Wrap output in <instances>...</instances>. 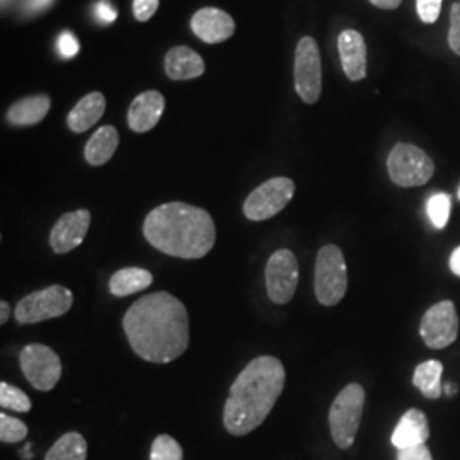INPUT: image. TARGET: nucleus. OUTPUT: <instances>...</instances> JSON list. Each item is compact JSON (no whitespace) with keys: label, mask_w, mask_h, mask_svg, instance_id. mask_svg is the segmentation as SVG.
<instances>
[{"label":"nucleus","mask_w":460,"mask_h":460,"mask_svg":"<svg viewBox=\"0 0 460 460\" xmlns=\"http://www.w3.org/2000/svg\"><path fill=\"white\" fill-rule=\"evenodd\" d=\"M123 329L133 351L146 362H174L190 345L188 311L169 292L148 294L133 302L123 317Z\"/></svg>","instance_id":"1"},{"label":"nucleus","mask_w":460,"mask_h":460,"mask_svg":"<svg viewBox=\"0 0 460 460\" xmlns=\"http://www.w3.org/2000/svg\"><path fill=\"white\" fill-rule=\"evenodd\" d=\"M285 367L277 357L263 355L246 365L230 385L224 406V427L244 437L261 427L285 387Z\"/></svg>","instance_id":"2"},{"label":"nucleus","mask_w":460,"mask_h":460,"mask_svg":"<svg viewBox=\"0 0 460 460\" xmlns=\"http://www.w3.org/2000/svg\"><path fill=\"white\" fill-rule=\"evenodd\" d=\"M144 235L150 246L167 256L199 260L215 246L217 230L207 210L190 203L171 201L147 215Z\"/></svg>","instance_id":"3"},{"label":"nucleus","mask_w":460,"mask_h":460,"mask_svg":"<svg viewBox=\"0 0 460 460\" xmlns=\"http://www.w3.org/2000/svg\"><path fill=\"white\" fill-rule=\"evenodd\" d=\"M314 290L319 304L338 305L348 290V268L343 251L334 244L321 247L315 260Z\"/></svg>","instance_id":"4"},{"label":"nucleus","mask_w":460,"mask_h":460,"mask_svg":"<svg viewBox=\"0 0 460 460\" xmlns=\"http://www.w3.org/2000/svg\"><path fill=\"white\" fill-rule=\"evenodd\" d=\"M365 406V389L362 384H348L336 395L329 411V428L332 442L340 448H349L355 444Z\"/></svg>","instance_id":"5"},{"label":"nucleus","mask_w":460,"mask_h":460,"mask_svg":"<svg viewBox=\"0 0 460 460\" xmlns=\"http://www.w3.org/2000/svg\"><path fill=\"white\" fill-rule=\"evenodd\" d=\"M74 305V294L64 285H51L22 296L17 302L14 317L19 324H38L49 319L62 317Z\"/></svg>","instance_id":"6"},{"label":"nucleus","mask_w":460,"mask_h":460,"mask_svg":"<svg viewBox=\"0 0 460 460\" xmlns=\"http://www.w3.org/2000/svg\"><path fill=\"white\" fill-rule=\"evenodd\" d=\"M387 171L397 186L414 188L431 180L435 164L421 148L411 144H397L387 157Z\"/></svg>","instance_id":"7"},{"label":"nucleus","mask_w":460,"mask_h":460,"mask_svg":"<svg viewBox=\"0 0 460 460\" xmlns=\"http://www.w3.org/2000/svg\"><path fill=\"white\" fill-rule=\"evenodd\" d=\"M19 365L26 380L36 391L49 393L62 377L60 357L47 345L31 343L19 353Z\"/></svg>","instance_id":"8"},{"label":"nucleus","mask_w":460,"mask_h":460,"mask_svg":"<svg viewBox=\"0 0 460 460\" xmlns=\"http://www.w3.org/2000/svg\"><path fill=\"white\" fill-rule=\"evenodd\" d=\"M296 195V182L273 178L258 186L244 201V215L252 222L270 220L279 215Z\"/></svg>","instance_id":"9"},{"label":"nucleus","mask_w":460,"mask_h":460,"mask_svg":"<svg viewBox=\"0 0 460 460\" xmlns=\"http://www.w3.org/2000/svg\"><path fill=\"white\" fill-rule=\"evenodd\" d=\"M266 292L271 302L285 305L296 296L298 287V261L290 249L275 251L264 270Z\"/></svg>","instance_id":"10"},{"label":"nucleus","mask_w":460,"mask_h":460,"mask_svg":"<svg viewBox=\"0 0 460 460\" xmlns=\"http://www.w3.org/2000/svg\"><path fill=\"white\" fill-rule=\"evenodd\" d=\"M296 89L304 102L313 104L321 98L323 68L321 53L315 40L305 36L298 41L296 51Z\"/></svg>","instance_id":"11"},{"label":"nucleus","mask_w":460,"mask_h":460,"mask_svg":"<svg viewBox=\"0 0 460 460\" xmlns=\"http://www.w3.org/2000/svg\"><path fill=\"white\" fill-rule=\"evenodd\" d=\"M420 334L431 349H444L452 345L459 336V315L454 302L442 300L431 305L421 319Z\"/></svg>","instance_id":"12"},{"label":"nucleus","mask_w":460,"mask_h":460,"mask_svg":"<svg viewBox=\"0 0 460 460\" xmlns=\"http://www.w3.org/2000/svg\"><path fill=\"white\" fill-rule=\"evenodd\" d=\"M91 227V212L81 208L62 215L49 232V246L57 254H66L81 246Z\"/></svg>","instance_id":"13"},{"label":"nucleus","mask_w":460,"mask_h":460,"mask_svg":"<svg viewBox=\"0 0 460 460\" xmlns=\"http://www.w3.org/2000/svg\"><path fill=\"white\" fill-rule=\"evenodd\" d=\"M191 30L205 43H220L229 40L234 34L235 24L227 13L214 7H207L198 11L193 16Z\"/></svg>","instance_id":"14"},{"label":"nucleus","mask_w":460,"mask_h":460,"mask_svg":"<svg viewBox=\"0 0 460 460\" xmlns=\"http://www.w3.org/2000/svg\"><path fill=\"white\" fill-rule=\"evenodd\" d=\"M338 49L346 77L353 83L363 81L367 77V45L362 34L346 30L340 34Z\"/></svg>","instance_id":"15"},{"label":"nucleus","mask_w":460,"mask_h":460,"mask_svg":"<svg viewBox=\"0 0 460 460\" xmlns=\"http://www.w3.org/2000/svg\"><path fill=\"white\" fill-rule=\"evenodd\" d=\"M164 96L157 91L138 94L128 110V125L133 132L146 133L152 130L164 113Z\"/></svg>","instance_id":"16"},{"label":"nucleus","mask_w":460,"mask_h":460,"mask_svg":"<svg viewBox=\"0 0 460 460\" xmlns=\"http://www.w3.org/2000/svg\"><path fill=\"white\" fill-rule=\"evenodd\" d=\"M429 438V425L427 414L420 410L404 412L395 425L391 442L397 450L410 448L416 445H425Z\"/></svg>","instance_id":"17"},{"label":"nucleus","mask_w":460,"mask_h":460,"mask_svg":"<svg viewBox=\"0 0 460 460\" xmlns=\"http://www.w3.org/2000/svg\"><path fill=\"white\" fill-rule=\"evenodd\" d=\"M165 72L172 81L197 79L205 72V62L188 47H176L165 55Z\"/></svg>","instance_id":"18"},{"label":"nucleus","mask_w":460,"mask_h":460,"mask_svg":"<svg viewBox=\"0 0 460 460\" xmlns=\"http://www.w3.org/2000/svg\"><path fill=\"white\" fill-rule=\"evenodd\" d=\"M106 111V99L101 93H91L81 99L66 116V125L72 132H87Z\"/></svg>","instance_id":"19"},{"label":"nucleus","mask_w":460,"mask_h":460,"mask_svg":"<svg viewBox=\"0 0 460 460\" xmlns=\"http://www.w3.org/2000/svg\"><path fill=\"white\" fill-rule=\"evenodd\" d=\"M49 98L45 94L21 99L11 106L7 119L14 127H33L49 115Z\"/></svg>","instance_id":"20"},{"label":"nucleus","mask_w":460,"mask_h":460,"mask_svg":"<svg viewBox=\"0 0 460 460\" xmlns=\"http://www.w3.org/2000/svg\"><path fill=\"white\" fill-rule=\"evenodd\" d=\"M119 137L115 127L108 125L99 128L85 146V161L91 165H104L116 152Z\"/></svg>","instance_id":"21"},{"label":"nucleus","mask_w":460,"mask_h":460,"mask_svg":"<svg viewBox=\"0 0 460 460\" xmlns=\"http://www.w3.org/2000/svg\"><path fill=\"white\" fill-rule=\"evenodd\" d=\"M154 277L144 268H123L118 270L110 279V292L115 296H128L148 288Z\"/></svg>","instance_id":"22"},{"label":"nucleus","mask_w":460,"mask_h":460,"mask_svg":"<svg viewBox=\"0 0 460 460\" xmlns=\"http://www.w3.org/2000/svg\"><path fill=\"white\" fill-rule=\"evenodd\" d=\"M442 374H444L442 362L428 360V362L420 363L414 368L412 384L427 399H438L444 394Z\"/></svg>","instance_id":"23"},{"label":"nucleus","mask_w":460,"mask_h":460,"mask_svg":"<svg viewBox=\"0 0 460 460\" xmlns=\"http://www.w3.org/2000/svg\"><path fill=\"white\" fill-rule=\"evenodd\" d=\"M87 442L81 433L70 431L60 437L47 454L45 460H85Z\"/></svg>","instance_id":"24"},{"label":"nucleus","mask_w":460,"mask_h":460,"mask_svg":"<svg viewBox=\"0 0 460 460\" xmlns=\"http://www.w3.org/2000/svg\"><path fill=\"white\" fill-rule=\"evenodd\" d=\"M0 406L2 410H13L16 412H30L33 408L28 394L7 382H0Z\"/></svg>","instance_id":"25"},{"label":"nucleus","mask_w":460,"mask_h":460,"mask_svg":"<svg viewBox=\"0 0 460 460\" xmlns=\"http://www.w3.org/2000/svg\"><path fill=\"white\" fill-rule=\"evenodd\" d=\"M450 207H452L450 197L445 193H437L428 199V217L435 229L442 230L447 227L450 218Z\"/></svg>","instance_id":"26"},{"label":"nucleus","mask_w":460,"mask_h":460,"mask_svg":"<svg viewBox=\"0 0 460 460\" xmlns=\"http://www.w3.org/2000/svg\"><path fill=\"white\" fill-rule=\"evenodd\" d=\"M150 460H182L181 445L171 435H159L150 448Z\"/></svg>","instance_id":"27"},{"label":"nucleus","mask_w":460,"mask_h":460,"mask_svg":"<svg viewBox=\"0 0 460 460\" xmlns=\"http://www.w3.org/2000/svg\"><path fill=\"white\" fill-rule=\"evenodd\" d=\"M28 437V427L21 420L5 412L0 414V440L4 444H17Z\"/></svg>","instance_id":"28"},{"label":"nucleus","mask_w":460,"mask_h":460,"mask_svg":"<svg viewBox=\"0 0 460 460\" xmlns=\"http://www.w3.org/2000/svg\"><path fill=\"white\" fill-rule=\"evenodd\" d=\"M416 11L425 24H433L440 16L442 0H416Z\"/></svg>","instance_id":"29"},{"label":"nucleus","mask_w":460,"mask_h":460,"mask_svg":"<svg viewBox=\"0 0 460 460\" xmlns=\"http://www.w3.org/2000/svg\"><path fill=\"white\" fill-rule=\"evenodd\" d=\"M448 47L460 57V2H456L450 9V30H448Z\"/></svg>","instance_id":"30"},{"label":"nucleus","mask_w":460,"mask_h":460,"mask_svg":"<svg viewBox=\"0 0 460 460\" xmlns=\"http://www.w3.org/2000/svg\"><path fill=\"white\" fill-rule=\"evenodd\" d=\"M93 14L101 24H111L118 17V9L111 4V0H98L93 5Z\"/></svg>","instance_id":"31"},{"label":"nucleus","mask_w":460,"mask_h":460,"mask_svg":"<svg viewBox=\"0 0 460 460\" xmlns=\"http://www.w3.org/2000/svg\"><path fill=\"white\" fill-rule=\"evenodd\" d=\"M58 53L62 58L75 57L79 53V40L70 31H64L58 38Z\"/></svg>","instance_id":"32"},{"label":"nucleus","mask_w":460,"mask_h":460,"mask_svg":"<svg viewBox=\"0 0 460 460\" xmlns=\"http://www.w3.org/2000/svg\"><path fill=\"white\" fill-rule=\"evenodd\" d=\"M159 7V0H133V14L138 21H148Z\"/></svg>","instance_id":"33"},{"label":"nucleus","mask_w":460,"mask_h":460,"mask_svg":"<svg viewBox=\"0 0 460 460\" xmlns=\"http://www.w3.org/2000/svg\"><path fill=\"white\" fill-rule=\"evenodd\" d=\"M397 460H433L427 444L402 448L397 452Z\"/></svg>","instance_id":"34"},{"label":"nucleus","mask_w":460,"mask_h":460,"mask_svg":"<svg viewBox=\"0 0 460 460\" xmlns=\"http://www.w3.org/2000/svg\"><path fill=\"white\" fill-rule=\"evenodd\" d=\"M53 2H55V0H24L22 11H24L26 14H41L43 11L49 9Z\"/></svg>","instance_id":"35"},{"label":"nucleus","mask_w":460,"mask_h":460,"mask_svg":"<svg viewBox=\"0 0 460 460\" xmlns=\"http://www.w3.org/2000/svg\"><path fill=\"white\" fill-rule=\"evenodd\" d=\"M450 270L454 275L460 277V246L454 249L452 256H450Z\"/></svg>","instance_id":"36"},{"label":"nucleus","mask_w":460,"mask_h":460,"mask_svg":"<svg viewBox=\"0 0 460 460\" xmlns=\"http://www.w3.org/2000/svg\"><path fill=\"white\" fill-rule=\"evenodd\" d=\"M378 9H397L402 0H370Z\"/></svg>","instance_id":"37"},{"label":"nucleus","mask_w":460,"mask_h":460,"mask_svg":"<svg viewBox=\"0 0 460 460\" xmlns=\"http://www.w3.org/2000/svg\"><path fill=\"white\" fill-rule=\"evenodd\" d=\"M9 317H11V307L5 300H2L0 302V324H5L9 321Z\"/></svg>","instance_id":"38"},{"label":"nucleus","mask_w":460,"mask_h":460,"mask_svg":"<svg viewBox=\"0 0 460 460\" xmlns=\"http://www.w3.org/2000/svg\"><path fill=\"white\" fill-rule=\"evenodd\" d=\"M444 391L448 397L457 394V387L454 384H445Z\"/></svg>","instance_id":"39"},{"label":"nucleus","mask_w":460,"mask_h":460,"mask_svg":"<svg viewBox=\"0 0 460 460\" xmlns=\"http://www.w3.org/2000/svg\"><path fill=\"white\" fill-rule=\"evenodd\" d=\"M21 457L26 460L31 459V444H26V447H24V450L21 452Z\"/></svg>","instance_id":"40"},{"label":"nucleus","mask_w":460,"mask_h":460,"mask_svg":"<svg viewBox=\"0 0 460 460\" xmlns=\"http://www.w3.org/2000/svg\"><path fill=\"white\" fill-rule=\"evenodd\" d=\"M11 0H2V5H5V4H9Z\"/></svg>","instance_id":"41"},{"label":"nucleus","mask_w":460,"mask_h":460,"mask_svg":"<svg viewBox=\"0 0 460 460\" xmlns=\"http://www.w3.org/2000/svg\"><path fill=\"white\" fill-rule=\"evenodd\" d=\"M459 199H460V188H459Z\"/></svg>","instance_id":"42"},{"label":"nucleus","mask_w":460,"mask_h":460,"mask_svg":"<svg viewBox=\"0 0 460 460\" xmlns=\"http://www.w3.org/2000/svg\"><path fill=\"white\" fill-rule=\"evenodd\" d=\"M459 2H460V0H459Z\"/></svg>","instance_id":"43"}]
</instances>
